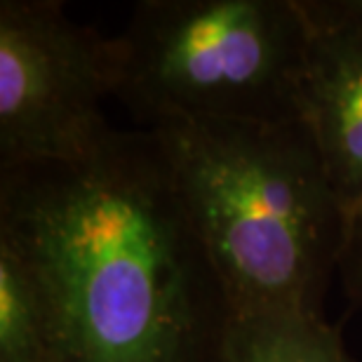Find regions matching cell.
Segmentation results:
<instances>
[{"label":"cell","mask_w":362,"mask_h":362,"mask_svg":"<svg viewBox=\"0 0 362 362\" xmlns=\"http://www.w3.org/2000/svg\"><path fill=\"white\" fill-rule=\"evenodd\" d=\"M0 245L59 362H207L233 315L151 129L0 172Z\"/></svg>","instance_id":"1"},{"label":"cell","mask_w":362,"mask_h":362,"mask_svg":"<svg viewBox=\"0 0 362 362\" xmlns=\"http://www.w3.org/2000/svg\"><path fill=\"white\" fill-rule=\"evenodd\" d=\"M233 313H322L349 212L296 120H168L151 127Z\"/></svg>","instance_id":"2"},{"label":"cell","mask_w":362,"mask_h":362,"mask_svg":"<svg viewBox=\"0 0 362 362\" xmlns=\"http://www.w3.org/2000/svg\"><path fill=\"white\" fill-rule=\"evenodd\" d=\"M310 26L299 0H144L106 38L111 94L168 120H296Z\"/></svg>","instance_id":"3"},{"label":"cell","mask_w":362,"mask_h":362,"mask_svg":"<svg viewBox=\"0 0 362 362\" xmlns=\"http://www.w3.org/2000/svg\"><path fill=\"white\" fill-rule=\"evenodd\" d=\"M106 38L54 0L0 3V172L78 163L115 129Z\"/></svg>","instance_id":"4"},{"label":"cell","mask_w":362,"mask_h":362,"mask_svg":"<svg viewBox=\"0 0 362 362\" xmlns=\"http://www.w3.org/2000/svg\"><path fill=\"white\" fill-rule=\"evenodd\" d=\"M301 120L349 219L362 207V35L310 28Z\"/></svg>","instance_id":"5"},{"label":"cell","mask_w":362,"mask_h":362,"mask_svg":"<svg viewBox=\"0 0 362 362\" xmlns=\"http://www.w3.org/2000/svg\"><path fill=\"white\" fill-rule=\"evenodd\" d=\"M207 362H353L317 313H233Z\"/></svg>","instance_id":"6"},{"label":"cell","mask_w":362,"mask_h":362,"mask_svg":"<svg viewBox=\"0 0 362 362\" xmlns=\"http://www.w3.org/2000/svg\"><path fill=\"white\" fill-rule=\"evenodd\" d=\"M0 362H59L26 273L3 245H0Z\"/></svg>","instance_id":"7"},{"label":"cell","mask_w":362,"mask_h":362,"mask_svg":"<svg viewBox=\"0 0 362 362\" xmlns=\"http://www.w3.org/2000/svg\"><path fill=\"white\" fill-rule=\"evenodd\" d=\"M310 28H344L362 35V0H299Z\"/></svg>","instance_id":"8"},{"label":"cell","mask_w":362,"mask_h":362,"mask_svg":"<svg viewBox=\"0 0 362 362\" xmlns=\"http://www.w3.org/2000/svg\"><path fill=\"white\" fill-rule=\"evenodd\" d=\"M339 278H341L346 296L362 306V207L356 209L349 219V235H346Z\"/></svg>","instance_id":"9"}]
</instances>
